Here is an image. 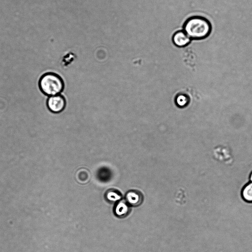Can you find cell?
Segmentation results:
<instances>
[{"mask_svg": "<svg viewBox=\"0 0 252 252\" xmlns=\"http://www.w3.org/2000/svg\"><path fill=\"white\" fill-rule=\"evenodd\" d=\"M250 180L251 182H252V172H251L250 176Z\"/></svg>", "mask_w": 252, "mask_h": 252, "instance_id": "8fae6325", "label": "cell"}, {"mask_svg": "<svg viewBox=\"0 0 252 252\" xmlns=\"http://www.w3.org/2000/svg\"><path fill=\"white\" fill-rule=\"evenodd\" d=\"M211 30L210 22L200 16L189 17L183 25V31L191 40H201L206 38L210 35Z\"/></svg>", "mask_w": 252, "mask_h": 252, "instance_id": "6da1fadb", "label": "cell"}, {"mask_svg": "<svg viewBox=\"0 0 252 252\" xmlns=\"http://www.w3.org/2000/svg\"><path fill=\"white\" fill-rule=\"evenodd\" d=\"M47 105L50 111L54 113L62 112L66 106V100L61 94L49 96L47 101Z\"/></svg>", "mask_w": 252, "mask_h": 252, "instance_id": "3957f363", "label": "cell"}, {"mask_svg": "<svg viewBox=\"0 0 252 252\" xmlns=\"http://www.w3.org/2000/svg\"><path fill=\"white\" fill-rule=\"evenodd\" d=\"M172 41L176 46L183 47L190 42L191 39L184 31H179L174 33L172 36Z\"/></svg>", "mask_w": 252, "mask_h": 252, "instance_id": "277c9868", "label": "cell"}, {"mask_svg": "<svg viewBox=\"0 0 252 252\" xmlns=\"http://www.w3.org/2000/svg\"><path fill=\"white\" fill-rule=\"evenodd\" d=\"M39 85L42 93L50 96L60 94L64 87V82L61 77L53 72L43 75L40 78Z\"/></svg>", "mask_w": 252, "mask_h": 252, "instance_id": "7a4b0ae2", "label": "cell"}, {"mask_svg": "<svg viewBox=\"0 0 252 252\" xmlns=\"http://www.w3.org/2000/svg\"><path fill=\"white\" fill-rule=\"evenodd\" d=\"M90 178L89 172L85 169H81L76 173L77 180L81 184L87 183L89 181Z\"/></svg>", "mask_w": 252, "mask_h": 252, "instance_id": "52a82bcc", "label": "cell"}, {"mask_svg": "<svg viewBox=\"0 0 252 252\" xmlns=\"http://www.w3.org/2000/svg\"><path fill=\"white\" fill-rule=\"evenodd\" d=\"M130 212V208L127 203L121 201L116 206L115 213L117 216L123 218L126 216Z\"/></svg>", "mask_w": 252, "mask_h": 252, "instance_id": "8992f818", "label": "cell"}, {"mask_svg": "<svg viewBox=\"0 0 252 252\" xmlns=\"http://www.w3.org/2000/svg\"><path fill=\"white\" fill-rule=\"evenodd\" d=\"M242 196L247 202L252 203V182L247 184L243 189Z\"/></svg>", "mask_w": 252, "mask_h": 252, "instance_id": "ba28073f", "label": "cell"}, {"mask_svg": "<svg viewBox=\"0 0 252 252\" xmlns=\"http://www.w3.org/2000/svg\"><path fill=\"white\" fill-rule=\"evenodd\" d=\"M106 198L110 201H115L119 200L121 198L120 192L116 190L111 189L107 191L106 194Z\"/></svg>", "mask_w": 252, "mask_h": 252, "instance_id": "9c48e42d", "label": "cell"}, {"mask_svg": "<svg viewBox=\"0 0 252 252\" xmlns=\"http://www.w3.org/2000/svg\"><path fill=\"white\" fill-rule=\"evenodd\" d=\"M184 95H180V96L177 97V102L180 106L183 105V106L186 104V101L187 102V100H186V97Z\"/></svg>", "mask_w": 252, "mask_h": 252, "instance_id": "30bf717a", "label": "cell"}, {"mask_svg": "<svg viewBox=\"0 0 252 252\" xmlns=\"http://www.w3.org/2000/svg\"><path fill=\"white\" fill-rule=\"evenodd\" d=\"M126 198L128 204L133 206H137L142 203L143 196L140 191L131 190L126 193Z\"/></svg>", "mask_w": 252, "mask_h": 252, "instance_id": "5b68a950", "label": "cell"}]
</instances>
